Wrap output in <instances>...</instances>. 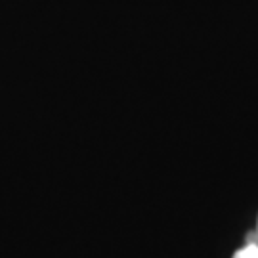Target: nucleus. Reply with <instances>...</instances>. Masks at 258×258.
Masks as SVG:
<instances>
[{"label": "nucleus", "mask_w": 258, "mask_h": 258, "mask_svg": "<svg viewBox=\"0 0 258 258\" xmlns=\"http://www.w3.org/2000/svg\"><path fill=\"white\" fill-rule=\"evenodd\" d=\"M256 245H258V243H256Z\"/></svg>", "instance_id": "2"}, {"label": "nucleus", "mask_w": 258, "mask_h": 258, "mask_svg": "<svg viewBox=\"0 0 258 258\" xmlns=\"http://www.w3.org/2000/svg\"><path fill=\"white\" fill-rule=\"evenodd\" d=\"M233 258H258V245L256 243H249L245 249H241Z\"/></svg>", "instance_id": "1"}]
</instances>
